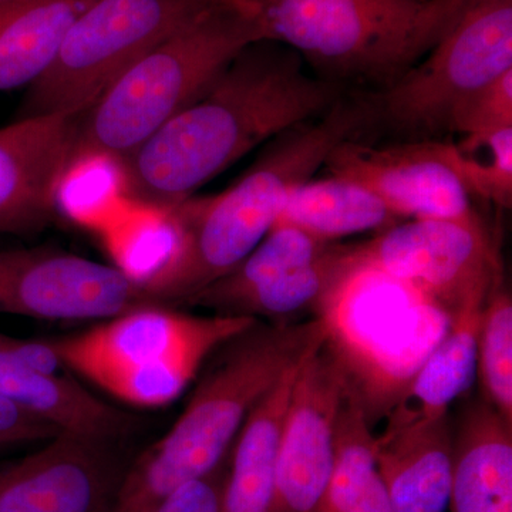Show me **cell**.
<instances>
[{"instance_id": "6da1fadb", "label": "cell", "mask_w": 512, "mask_h": 512, "mask_svg": "<svg viewBox=\"0 0 512 512\" xmlns=\"http://www.w3.org/2000/svg\"><path fill=\"white\" fill-rule=\"evenodd\" d=\"M291 47H245L200 99L116 164V197L136 214L163 215L249 151L322 116L345 87L306 72Z\"/></svg>"}, {"instance_id": "7a4b0ae2", "label": "cell", "mask_w": 512, "mask_h": 512, "mask_svg": "<svg viewBox=\"0 0 512 512\" xmlns=\"http://www.w3.org/2000/svg\"><path fill=\"white\" fill-rule=\"evenodd\" d=\"M370 127L365 97L343 96L322 116L269 141L247 173L218 195L188 198L165 212L175 247L143 285L157 305L183 308L251 254L278 221L299 185L325 165L333 148Z\"/></svg>"}, {"instance_id": "3957f363", "label": "cell", "mask_w": 512, "mask_h": 512, "mask_svg": "<svg viewBox=\"0 0 512 512\" xmlns=\"http://www.w3.org/2000/svg\"><path fill=\"white\" fill-rule=\"evenodd\" d=\"M328 338L325 320L254 325L217 350L174 426L123 470L109 512H151L228 458L241 427L288 370Z\"/></svg>"}, {"instance_id": "277c9868", "label": "cell", "mask_w": 512, "mask_h": 512, "mask_svg": "<svg viewBox=\"0 0 512 512\" xmlns=\"http://www.w3.org/2000/svg\"><path fill=\"white\" fill-rule=\"evenodd\" d=\"M259 40L251 2L220 0L151 47L80 116L67 178L119 164Z\"/></svg>"}, {"instance_id": "5b68a950", "label": "cell", "mask_w": 512, "mask_h": 512, "mask_svg": "<svg viewBox=\"0 0 512 512\" xmlns=\"http://www.w3.org/2000/svg\"><path fill=\"white\" fill-rule=\"evenodd\" d=\"M259 39L291 47L316 76L389 86L420 62L460 13L439 0H249Z\"/></svg>"}, {"instance_id": "8992f818", "label": "cell", "mask_w": 512, "mask_h": 512, "mask_svg": "<svg viewBox=\"0 0 512 512\" xmlns=\"http://www.w3.org/2000/svg\"><path fill=\"white\" fill-rule=\"evenodd\" d=\"M256 320L143 306L45 342L66 370L111 396L137 407H163L183 394L212 353Z\"/></svg>"}, {"instance_id": "52a82bcc", "label": "cell", "mask_w": 512, "mask_h": 512, "mask_svg": "<svg viewBox=\"0 0 512 512\" xmlns=\"http://www.w3.org/2000/svg\"><path fill=\"white\" fill-rule=\"evenodd\" d=\"M511 69L512 0H471L419 63L363 94L370 127L397 140L437 138L460 101Z\"/></svg>"}, {"instance_id": "ba28073f", "label": "cell", "mask_w": 512, "mask_h": 512, "mask_svg": "<svg viewBox=\"0 0 512 512\" xmlns=\"http://www.w3.org/2000/svg\"><path fill=\"white\" fill-rule=\"evenodd\" d=\"M220 0H96L73 23L55 62L30 84L15 120L84 113L151 47Z\"/></svg>"}, {"instance_id": "9c48e42d", "label": "cell", "mask_w": 512, "mask_h": 512, "mask_svg": "<svg viewBox=\"0 0 512 512\" xmlns=\"http://www.w3.org/2000/svg\"><path fill=\"white\" fill-rule=\"evenodd\" d=\"M348 247L353 264L410 286L450 318L470 303L487 301L503 281L483 222L406 220Z\"/></svg>"}, {"instance_id": "30bf717a", "label": "cell", "mask_w": 512, "mask_h": 512, "mask_svg": "<svg viewBox=\"0 0 512 512\" xmlns=\"http://www.w3.org/2000/svg\"><path fill=\"white\" fill-rule=\"evenodd\" d=\"M157 305L117 266L52 247L0 249V313L37 320H106Z\"/></svg>"}, {"instance_id": "8fae6325", "label": "cell", "mask_w": 512, "mask_h": 512, "mask_svg": "<svg viewBox=\"0 0 512 512\" xmlns=\"http://www.w3.org/2000/svg\"><path fill=\"white\" fill-rule=\"evenodd\" d=\"M323 167L375 192L403 220H453L480 224L471 195L450 157L448 141H342Z\"/></svg>"}, {"instance_id": "7c38bea8", "label": "cell", "mask_w": 512, "mask_h": 512, "mask_svg": "<svg viewBox=\"0 0 512 512\" xmlns=\"http://www.w3.org/2000/svg\"><path fill=\"white\" fill-rule=\"evenodd\" d=\"M348 376L326 345L306 357L293 382L268 512H313L332 474L336 424Z\"/></svg>"}, {"instance_id": "4fadbf2b", "label": "cell", "mask_w": 512, "mask_h": 512, "mask_svg": "<svg viewBox=\"0 0 512 512\" xmlns=\"http://www.w3.org/2000/svg\"><path fill=\"white\" fill-rule=\"evenodd\" d=\"M121 474L109 444L60 433L0 463V512H109Z\"/></svg>"}, {"instance_id": "5bb4252c", "label": "cell", "mask_w": 512, "mask_h": 512, "mask_svg": "<svg viewBox=\"0 0 512 512\" xmlns=\"http://www.w3.org/2000/svg\"><path fill=\"white\" fill-rule=\"evenodd\" d=\"M80 116L49 114L0 128V234L30 237L55 220Z\"/></svg>"}, {"instance_id": "9a60e30c", "label": "cell", "mask_w": 512, "mask_h": 512, "mask_svg": "<svg viewBox=\"0 0 512 512\" xmlns=\"http://www.w3.org/2000/svg\"><path fill=\"white\" fill-rule=\"evenodd\" d=\"M453 466L448 414L387 423L376 437V467L394 512H447Z\"/></svg>"}, {"instance_id": "2e32d148", "label": "cell", "mask_w": 512, "mask_h": 512, "mask_svg": "<svg viewBox=\"0 0 512 512\" xmlns=\"http://www.w3.org/2000/svg\"><path fill=\"white\" fill-rule=\"evenodd\" d=\"M0 394L62 433L113 443L126 436L133 419L70 376L45 375L18 352V338L0 333Z\"/></svg>"}, {"instance_id": "e0dca14e", "label": "cell", "mask_w": 512, "mask_h": 512, "mask_svg": "<svg viewBox=\"0 0 512 512\" xmlns=\"http://www.w3.org/2000/svg\"><path fill=\"white\" fill-rule=\"evenodd\" d=\"M450 512H512V424L474 403L454 436Z\"/></svg>"}, {"instance_id": "ac0fdd59", "label": "cell", "mask_w": 512, "mask_h": 512, "mask_svg": "<svg viewBox=\"0 0 512 512\" xmlns=\"http://www.w3.org/2000/svg\"><path fill=\"white\" fill-rule=\"evenodd\" d=\"M301 365L288 370L276 382L256 403L239 430L228 464L220 512L269 511L274 497L282 429L293 382Z\"/></svg>"}, {"instance_id": "d6986e66", "label": "cell", "mask_w": 512, "mask_h": 512, "mask_svg": "<svg viewBox=\"0 0 512 512\" xmlns=\"http://www.w3.org/2000/svg\"><path fill=\"white\" fill-rule=\"evenodd\" d=\"M96 0L0 2V92L30 86L55 62L64 37Z\"/></svg>"}, {"instance_id": "ffe728a7", "label": "cell", "mask_w": 512, "mask_h": 512, "mask_svg": "<svg viewBox=\"0 0 512 512\" xmlns=\"http://www.w3.org/2000/svg\"><path fill=\"white\" fill-rule=\"evenodd\" d=\"M484 303H470L451 316L447 332L393 404L389 423L448 414L450 404L470 389L477 376L478 328Z\"/></svg>"}, {"instance_id": "44dd1931", "label": "cell", "mask_w": 512, "mask_h": 512, "mask_svg": "<svg viewBox=\"0 0 512 512\" xmlns=\"http://www.w3.org/2000/svg\"><path fill=\"white\" fill-rule=\"evenodd\" d=\"M402 221L375 192L350 178L330 174L299 185L276 224L291 225L320 241L335 242L363 232H382Z\"/></svg>"}, {"instance_id": "7402d4cb", "label": "cell", "mask_w": 512, "mask_h": 512, "mask_svg": "<svg viewBox=\"0 0 512 512\" xmlns=\"http://www.w3.org/2000/svg\"><path fill=\"white\" fill-rule=\"evenodd\" d=\"M350 266L348 245L332 244L320 258L218 303V315L284 319L319 306Z\"/></svg>"}, {"instance_id": "603a6c76", "label": "cell", "mask_w": 512, "mask_h": 512, "mask_svg": "<svg viewBox=\"0 0 512 512\" xmlns=\"http://www.w3.org/2000/svg\"><path fill=\"white\" fill-rule=\"evenodd\" d=\"M332 244L335 242L320 241L291 225L276 224L231 272L195 293L183 306H201L212 311L224 299L315 261Z\"/></svg>"}, {"instance_id": "cb8c5ba5", "label": "cell", "mask_w": 512, "mask_h": 512, "mask_svg": "<svg viewBox=\"0 0 512 512\" xmlns=\"http://www.w3.org/2000/svg\"><path fill=\"white\" fill-rule=\"evenodd\" d=\"M376 470V437L362 400L348 384L336 424L332 474L313 512H346Z\"/></svg>"}, {"instance_id": "d4e9b609", "label": "cell", "mask_w": 512, "mask_h": 512, "mask_svg": "<svg viewBox=\"0 0 512 512\" xmlns=\"http://www.w3.org/2000/svg\"><path fill=\"white\" fill-rule=\"evenodd\" d=\"M477 376L484 402L512 424V298L503 281L494 286L481 312Z\"/></svg>"}, {"instance_id": "484cf974", "label": "cell", "mask_w": 512, "mask_h": 512, "mask_svg": "<svg viewBox=\"0 0 512 512\" xmlns=\"http://www.w3.org/2000/svg\"><path fill=\"white\" fill-rule=\"evenodd\" d=\"M450 157L467 191L498 207L512 204V127L466 134L450 143Z\"/></svg>"}, {"instance_id": "4316f807", "label": "cell", "mask_w": 512, "mask_h": 512, "mask_svg": "<svg viewBox=\"0 0 512 512\" xmlns=\"http://www.w3.org/2000/svg\"><path fill=\"white\" fill-rule=\"evenodd\" d=\"M507 127H512V69L460 101L448 133L466 136Z\"/></svg>"}, {"instance_id": "83f0119b", "label": "cell", "mask_w": 512, "mask_h": 512, "mask_svg": "<svg viewBox=\"0 0 512 512\" xmlns=\"http://www.w3.org/2000/svg\"><path fill=\"white\" fill-rule=\"evenodd\" d=\"M227 460L207 476L181 485L151 512H220Z\"/></svg>"}, {"instance_id": "f1b7e54d", "label": "cell", "mask_w": 512, "mask_h": 512, "mask_svg": "<svg viewBox=\"0 0 512 512\" xmlns=\"http://www.w3.org/2000/svg\"><path fill=\"white\" fill-rule=\"evenodd\" d=\"M60 433L53 424L40 420L0 394V448L46 443Z\"/></svg>"}, {"instance_id": "f546056e", "label": "cell", "mask_w": 512, "mask_h": 512, "mask_svg": "<svg viewBox=\"0 0 512 512\" xmlns=\"http://www.w3.org/2000/svg\"><path fill=\"white\" fill-rule=\"evenodd\" d=\"M346 512H394L392 501L384 487L379 471L369 478L362 493L353 501Z\"/></svg>"}, {"instance_id": "4dcf8cb0", "label": "cell", "mask_w": 512, "mask_h": 512, "mask_svg": "<svg viewBox=\"0 0 512 512\" xmlns=\"http://www.w3.org/2000/svg\"><path fill=\"white\" fill-rule=\"evenodd\" d=\"M439 2L443 3V5H446L447 8L453 10V12L461 13V10L466 8L471 0H439Z\"/></svg>"}, {"instance_id": "1f68e13d", "label": "cell", "mask_w": 512, "mask_h": 512, "mask_svg": "<svg viewBox=\"0 0 512 512\" xmlns=\"http://www.w3.org/2000/svg\"><path fill=\"white\" fill-rule=\"evenodd\" d=\"M0 2H3V0H0Z\"/></svg>"}]
</instances>
